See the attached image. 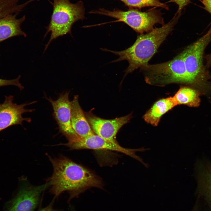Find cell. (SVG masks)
I'll list each match as a JSON object with an SVG mask.
<instances>
[{"label": "cell", "mask_w": 211, "mask_h": 211, "mask_svg": "<svg viewBox=\"0 0 211 211\" xmlns=\"http://www.w3.org/2000/svg\"><path fill=\"white\" fill-rule=\"evenodd\" d=\"M49 158L53 172L46 183L50 188V192L56 198L66 191L69 194V202L89 188H103L100 179L83 166L63 156Z\"/></svg>", "instance_id": "cell-1"}, {"label": "cell", "mask_w": 211, "mask_h": 211, "mask_svg": "<svg viewBox=\"0 0 211 211\" xmlns=\"http://www.w3.org/2000/svg\"><path fill=\"white\" fill-rule=\"evenodd\" d=\"M181 14L177 12L167 23L160 27L154 28L146 34H140L134 43L125 50L116 51L106 48H101V50L118 56V59L110 63L124 60L128 62L129 65L125 71L126 76L149 64V61L157 52L160 45L173 30Z\"/></svg>", "instance_id": "cell-2"}, {"label": "cell", "mask_w": 211, "mask_h": 211, "mask_svg": "<svg viewBox=\"0 0 211 211\" xmlns=\"http://www.w3.org/2000/svg\"><path fill=\"white\" fill-rule=\"evenodd\" d=\"M144 80L151 85L164 87L171 84L192 87L186 70L182 52L169 61L159 64L147 65L140 68Z\"/></svg>", "instance_id": "cell-3"}, {"label": "cell", "mask_w": 211, "mask_h": 211, "mask_svg": "<svg viewBox=\"0 0 211 211\" xmlns=\"http://www.w3.org/2000/svg\"><path fill=\"white\" fill-rule=\"evenodd\" d=\"M53 10L44 38L51 33L49 40L45 45V51L50 43L60 36L71 35V29L76 22L85 18V9L81 1L75 4L69 0H53Z\"/></svg>", "instance_id": "cell-4"}, {"label": "cell", "mask_w": 211, "mask_h": 211, "mask_svg": "<svg viewBox=\"0 0 211 211\" xmlns=\"http://www.w3.org/2000/svg\"><path fill=\"white\" fill-rule=\"evenodd\" d=\"M211 42V30L182 51L185 67L190 80L192 87L204 85L208 82L211 76L203 62L205 48Z\"/></svg>", "instance_id": "cell-5"}, {"label": "cell", "mask_w": 211, "mask_h": 211, "mask_svg": "<svg viewBox=\"0 0 211 211\" xmlns=\"http://www.w3.org/2000/svg\"><path fill=\"white\" fill-rule=\"evenodd\" d=\"M92 13L115 18L117 20L114 22H123L139 34L150 31L156 24L162 25L165 24L161 13L155 9L142 12L132 8L126 11L119 10L110 11L101 8L92 11Z\"/></svg>", "instance_id": "cell-6"}, {"label": "cell", "mask_w": 211, "mask_h": 211, "mask_svg": "<svg viewBox=\"0 0 211 211\" xmlns=\"http://www.w3.org/2000/svg\"><path fill=\"white\" fill-rule=\"evenodd\" d=\"M72 149H89L94 150H107L120 152L127 155L140 162L144 166L147 164L143 159L137 155V152H144L149 148L144 147L137 149H127L123 147L117 143L106 140L94 133L84 138L78 137L75 139L63 144Z\"/></svg>", "instance_id": "cell-7"}, {"label": "cell", "mask_w": 211, "mask_h": 211, "mask_svg": "<svg viewBox=\"0 0 211 211\" xmlns=\"http://www.w3.org/2000/svg\"><path fill=\"white\" fill-rule=\"evenodd\" d=\"M69 92L61 93L57 99L46 98L52 105L53 115L59 131L68 140L72 141L78 137L74 131L71 121V101L69 99Z\"/></svg>", "instance_id": "cell-8"}, {"label": "cell", "mask_w": 211, "mask_h": 211, "mask_svg": "<svg viewBox=\"0 0 211 211\" xmlns=\"http://www.w3.org/2000/svg\"><path fill=\"white\" fill-rule=\"evenodd\" d=\"M13 96L12 95L5 96L4 102L0 103V132L12 125H22L23 121L28 122L31 121L30 118H23L22 115L34 111L35 110L26 109L25 107L37 101L18 105L13 103Z\"/></svg>", "instance_id": "cell-9"}, {"label": "cell", "mask_w": 211, "mask_h": 211, "mask_svg": "<svg viewBox=\"0 0 211 211\" xmlns=\"http://www.w3.org/2000/svg\"><path fill=\"white\" fill-rule=\"evenodd\" d=\"M131 113L111 120L101 118L93 115H88L86 117L91 129L95 133L103 139L117 143L116 136L120 128L129 122Z\"/></svg>", "instance_id": "cell-10"}, {"label": "cell", "mask_w": 211, "mask_h": 211, "mask_svg": "<svg viewBox=\"0 0 211 211\" xmlns=\"http://www.w3.org/2000/svg\"><path fill=\"white\" fill-rule=\"evenodd\" d=\"M48 187L46 183L23 187L13 200L8 211H33L38 204L42 192Z\"/></svg>", "instance_id": "cell-11"}, {"label": "cell", "mask_w": 211, "mask_h": 211, "mask_svg": "<svg viewBox=\"0 0 211 211\" xmlns=\"http://www.w3.org/2000/svg\"><path fill=\"white\" fill-rule=\"evenodd\" d=\"M197 169V193L211 210V163L199 162Z\"/></svg>", "instance_id": "cell-12"}, {"label": "cell", "mask_w": 211, "mask_h": 211, "mask_svg": "<svg viewBox=\"0 0 211 211\" xmlns=\"http://www.w3.org/2000/svg\"><path fill=\"white\" fill-rule=\"evenodd\" d=\"M71 121L72 128L78 137H85L94 134L79 103L77 95L75 96L71 101Z\"/></svg>", "instance_id": "cell-13"}, {"label": "cell", "mask_w": 211, "mask_h": 211, "mask_svg": "<svg viewBox=\"0 0 211 211\" xmlns=\"http://www.w3.org/2000/svg\"><path fill=\"white\" fill-rule=\"evenodd\" d=\"M17 14H8L0 18V42L15 36L26 37V34L21 28L25 16L24 15L17 19L16 18Z\"/></svg>", "instance_id": "cell-14"}, {"label": "cell", "mask_w": 211, "mask_h": 211, "mask_svg": "<svg viewBox=\"0 0 211 211\" xmlns=\"http://www.w3.org/2000/svg\"><path fill=\"white\" fill-rule=\"evenodd\" d=\"M177 106L173 97L161 98L156 101L143 116L147 123L157 126L162 116Z\"/></svg>", "instance_id": "cell-15"}, {"label": "cell", "mask_w": 211, "mask_h": 211, "mask_svg": "<svg viewBox=\"0 0 211 211\" xmlns=\"http://www.w3.org/2000/svg\"><path fill=\"white\" fill-rule=\"evenodd\" d=\"M177 105H183L190 107L199 106V94L194 88L186 86H181L173 96Z\"/></svg>", "instance_id": "cell-16"}, {"label": "cell", "mask_w": 211, "mask_h": 211, "mask_svg": "<svg viewBox=\"0 0 211 211\" xmlns=\"http://www.w3.org/2000/svg\"><path fill=\"white\" fill-rule=\"evenodd\" d=\"M123 2L130 8H141L147 7H156L162 8L166 9L168 7L162 3L160 0H120Z\"/></svg>", "instance_id": "cell-17"}, {"label": "cell", "mask_w": 211, "mask_h": 211, "mask_svg": "<svg viewBox=\"0 0 211 211\" xmlns=\"http://www.w3.org/2000/svg\"><path fill=\"white\" fill-rule=\"evenodd\" d=\"M20 76H19L17 78L11 80L0 79V87L7 86H15L18 87L21 90H22L24 88L20 83Z\"/></svg>", "instance_id": "cell-18"}, {"label": "cell", "mask_w": 211, "mask_h": 211, "mask_svg": "<svg viewBox=\"0 0 211 211\" xmlns=\"http://www.w3.org/2000/svg\"><path fill=\"white\" fill-rule=\"evenodd\" d=\"M191 0H170L169 2L176 4L178 6V12L181 13V10L188 4Z\"/></svg>", "instance_id": "cell-19"}, {"label": "cell", "mask_w": 211, "mask_h": 211, "mask_svg": "<svg viewBox=\"0 0 211 211\" xmlns=\"http://www.w3.org/2000/svg\"><path fill=\"white\" fill-rule=\"evenodd\" d=\"M204 6V9L211 15V0H200ZM211 30V23L210 29Z\"/></svg>", "instance_id": "cell-20"}, {"label": "cell", "mask_w": 211, "mask_h": 211, "mask_svg": "<svg viewBox=\"0 0 211 211\" xmlns=\"http://www.w3.org/2000/svg\"><path fill=\"white\" fill-rule=\"evenodd\" d=\"M55 198L54 197L52 201L47 206L41 209L39 211H57L54 208L53 206Z\"/></svg>", "instance_id": "cell-21"}, {"label": "cell", "mask_w": 211, "mask_h": 211, "mask_svg": "<svg viewBox=\"0 0 211 211\" xmlns=\"http://www.w3.org/2000/svg\"><path fill=\"white\" fill-rule=\"evenodd\" d=\"M206 61V67L207 68L211 67V53L204 57Z\"/></svg>", "instance_id": "cell-22"}, {"label": "cell", "mask_w": 211, "mask_h": 211, "mask_svg": "<svg viewBox=\"0 0 211 211\" xmlns=\"http://www.w3.org/2000/svg\"><path fill=\"white\" fill-rule=\"evenodd\" d=\"M192 211H211L207 208L203 206H195L194 207Z\"/></svg>", "instance_id": "cell-23"}]
</instances>
